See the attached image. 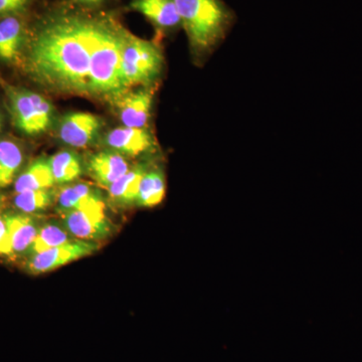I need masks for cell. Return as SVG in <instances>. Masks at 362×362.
Here are the masks:
<instances>
[{"instance_id": "6da1fadb", "label": "cell", "mask_w": 362, "mask_h": 362, "mask_svg": "<svg viewBox=\"0 0 362 362\" xmlns=\"http://www.w3.org/2000/svg\"><path fill=\"white\" fill-rule=\"evenodd\" d=\"M129 30L114 14L70 6L47 11L28 30V71L47 89L116 103Z\"/></svg>"}, {"instance_id": "7a4b0ae2", "label": "cell", "mask_w": 362, "mask_h": 362, "mask_svg": "<svg viewBox=\"0 0 362 362\" xmlns=\"http://www.w3.org/2000/svg\"><path fill=\"white\" fill-rule=\"evenodd\" d=\"M187 33L190 51L197 61L206 59L223 42L237 16L223 0H175Z\"/></svg>"}, {"instance_id": "3957f363", "label": "cell", "mask_w": 362, "mask_h": 362, "mask_svg": "<svg viewBox=\"0 0 362 362\" xmlns=\"http://www.w3.org/2000/svg\"><path fill=\"white\" fill-rule=\"evenodd\" d=\"M164 59L159 45L130 33L124 47L122 76L126 88L148 85L161 75Z\"/></svg>"}, {"instance_id": "277c9868", "label": "cell", "mask_w": 362, "mask_h": 362, "mask_svg": "<svg viewBox=\"0 0 362 362\" xmlns=\"http://www.w3.org/2000/svg\"><path fill=\"white\" fill-rule=\"evenodd\" d=\"M16 127L28 135L44 133L51 127L54 107L42 95L25 90H13L9 94Z\"/></svg>"}, {"instance_id": "5b68a950", "label": "cell", "mask_w": 362, "mask_h": 362, "mask_svg": "<svg viewBox=\"0 0 362 362\" xmlns=\"http://www.w3.org/2000/svg\"><path fill=\"white\" fill-rule=\"evenodd\" d=\"M98 247V245L90 240H71L62 246L33 255L26 264V268L35 275L47 273L90 256L97 251Z\"/></svg>"}, {"instance_id": "8992f818", "label": "cell", "mask_w": 362, "mask_h": 362, "mask_svg": "<svg viewBox=\"0 0 362 362\" xmlns=\"http://www.w3.org/2000/svg\"><path fill=\"white\" fill-rule=\"evenodd\" d=\"M63 216L66 230L78 239L97 240L110 235L111 225L105 213L104 202L66 211Z\"/></svg>"}, {"instance_id": "52a82bcc", "label": "cell", "mask_w": 362, "mask_h": 362, "mask_svg": "<svg viewBox=\"0 0 362 362\" xmlns=\"http://www.w3.org/2000/svg\"><path fill=\"white\" fill-rule=\"evenodd\" d=\"M102 127L99 117L86 112L66 114L62 119L59 136L62 141L71 147L88 146L94 141Z\"/></svg>"}, {"instance_id": "ba28073f", "label": "cell", "mask_w": 362, "mask_h": 362, "mask_svg": "<svg viewBox=\"0 0 362 362\" xmlns=\"http://www.w3.org/2000/svg\"><path fill=\"white\" fill-rule=\"evenodd\" d=\"M129 7L142 14L160 33H173L182 28L175 0H131Z\"/></svg>"}, {"instance_id": "9c48e42d", "label": "cell", "mask_w": 362, "mask_h": 362, "mask_svg": "<svg viewBox=\"0 0 362 362\" xmlns=\"http://www.w3.org/2000/svg\"><path fill=\"white\" fill-rule=\"evenodd\" d=\"M106 142L112 149L128 156H138L156 145L153 135L146 128L118 127L107 135Z\"/></svg>"}, {"instance_id": "30bf717a", "label": "cell", "mask_w": 362, "mask_h": 362, "mask_svg": "<svg viewBox=\"0 0 362 362\" xmlns=\"http://www.w3.org/2000/svg\"><path fill=\"white\" fill-rule=\"evenodd\" d=\"M152 102L153 94L151 90H139L134 93H126L116 102L123 125L133 128L146 127Z\"/></svg>"}, {"instance_id": "8fae6325", "label": "cell", "mask_w": 362, "mask_h": 362, "mask_svg": "<svg viewBox=\"0 0 362 362\" xmlns=\"http://www.w3.org/2000/svg\"><path fill=\"white\" fill-rule=\"evenodd\" d=\"M28 30L21 16L0 18V59L13 61L28 40Z\"/></svg>"}, {"instance_id": "7c38bea8", "label": "cell", "mask_w": 362, "mask_h": 362, "mask_svg": "<svg viewBox=\"0 0 362 362\" xmlns=\"http://www.w3.org/2000/svg\"><path fill=\"white\" fill-rule=\"evenodd\" d=\"M89 171L98 185L109 188L129 171V165L120 153L100 152L90 157Z\"/></svg>"}, {"instance_id": "4fadbf2b", "label": "cell", "mask_w": 362, "mask_h": 362, "mask_svg": "<svg viewBox=\"0 0 362 362\" xmlns=\"http://www.w3.org/2000/svg\"><path fill=\"white\" fill-rule=\"evenodd\" d=\"M4 218L8 228L13 256L28 251L39 233L35 221L25 214H6Z\"/></svg>"}, {"instance_id": "5bb4252c", "label": "cell", "mask_w": 362, "mask_h": 362, "mask_svg": "<svg viewBox=\"0 0 362 362\" xmlns=\"http://www.w3.org/2000/svg\"><path fill=\"white\" fill-rule=\"evenodd\" d=\"M104 202L102 195L96 188L90 187L87 183H78V185L66 187L62 189L58 197L59 211H74V209H83L95 204Z\"/></svg>"}, {"instance_id": "9a60e30c", "label": "cell", "mask_w": 362, "mask_h": 362, "mask_svg": "<svg viewBox=\"0 0 362 362\" xmlns=\"http://www.w3.org/2000/svg\"><path fill=\"white\" fill-rule=\"evenodd\" d=\"M51 165L49 160L37 159L30 164L25 173H21L16 181L14 189L18 194L32 190L47 189L54 185Z\"/></svg>"}, {"instance_id": "2e32d148", "label": "cell", "mask_w": 362, "mask_h": 362, "mask_svg": "<svg viewBox=\"0 0 362 362\" xmlns=\"http://www.w3.org/2000/svg\"><path fill=\"white\" fill-rule=\"evenodd\" d=\"M146 173L144 166H137L121 176L111 187H109V197L118 206H128L137 202L140 182Z\"/></svg>"}, {"instance_id": "e0dca14e", "label": "cell", "mask_w": 362, "mask_h": 362, "mask_svg": "<svg viewBox=\"0 0 362 362\" xmlns=\"http://www.w3.org/2000/svg\"><path fill=\"white\" fill-rule=\"evenodd\" d=\"M166 194L165 176L160 169L147 171L143 175L138 192L137 204L143 207H154L163 201Z\"/></svg>"}, {"instance_id": "ac0fdd59", "label": "cell", "mask_w": 362, "mask_h": 362, "mask_svg": "<svg viewBox=\"0 0 362 362\" xmlns=\"http://www.w3.org/2000/svg\"><path fill=\"white\" fill-rule=\"evenodd\" d=\"M54 182H73L83 173L82 164L77 154L71 151H61L49 159Z\"/></svg>"}, {"instance_id": "d6986e66", "label": "cell", "mask_w": 362, "mask_h": 362, "mask_svg": "<svg viewBox=\"0 0 362 362\" xmlns=\"http://www.w3.org/2000/svg\"><path fill=\"white\" fill-rule=\"evenodd\" d=\"M23 161V152L16 143L0 141V187H7L13 183Z\"/></svg>"}, {"instance_id": "ffe728a7", "label": "cell", "mask_w": 362, "mask_h": 362, "mask_svg": "<svg viewBox=\"0 0 362 362\" xmlns=\"http://www.w3.org/2000/svg\"><path fill=\"white\" fill-rule=\"evenodd\" d=\"M69 242H71V240L68 230L54 223H49L39 230L28 252L35 255L52 247L62 246Z\"/></svg>"}, {"instance_id": "44dd1931", "label": "cell", "mask_w": 362, "mask_h": 362, "mask_svg": "<svg viewBox=\"0 0 362 362\" xmlns=\"http://www.w3.org/2000/svg\"><path fill=\"white\" fill-rule=\"evenodd\" d=\"M13 202L23 213L33 214L51 206L52 194L47 189L32 190L18 194Z\"/></svg>"}, {"instance_id": "7402d4cb", "label": "cell", "mask_w": 362, "mask_h": 362, "mask_svg": "<svg viewBox=\"0 0 362 362\" xmlns=\"http://www.w3.org/2000/svg\"><path fill=\"white\" fill-rule=\"evenodd\" d=\"M32 0H0V18L9 16H21Z\"/></svg>"}, {"instance_id": "603a6c76", "label": "cell", "mask_w": 362, "mask_h": 362, "mask_svg": "<svg viewBox=\"0 0 362 362\" xmlns=\"http://www.w3.org/2000/svg\"><path fill=\"white\" fill-rule=\"evenodd\" d=\"M0 256H13L11 237L4 216H0Z\"/></svg>"}, {"instance_id": "cb8c5ba5", "label": "cell", "mask_w": 362, "mask_h": 362, "mask_svg": "<svg viewBox=\"0 0 362 362\" xmlns=\"http://www.w3.org/2000/svg\"><path fill=\"white\" fill-rule=\"evenodd\" d=\"M71 1L75 2L82 8L98 9L104 4L105 0H71Z\"/></svg>"}, {"instance_id": "d4e9b609", "label": "cell", "mask_w": 362, "mask_h": 362, "mask_svg": "<svg viewBox=\"0 0 362 362\" xmlns=\"http://www.w3.org/2000/svg\"><path fill=\"white\" fill-rule=\"evenodd\" d=\"M1 126H2V119H1V115H0V130H1Z\"/></svg>"}]
</instances>
